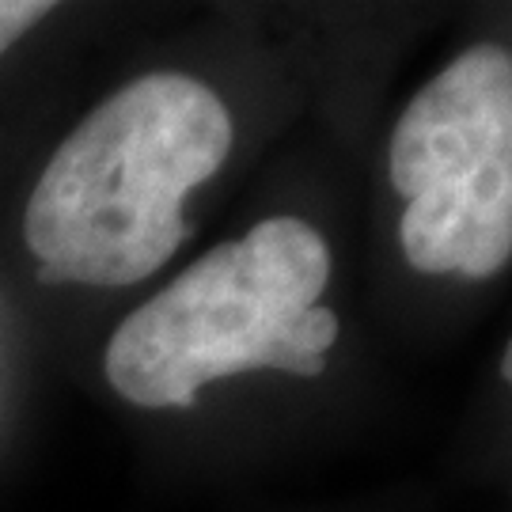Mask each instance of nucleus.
I'll list each match as a JSON object with an SVG mask.
<instances>
[{
  "mask_svg": "<svg viewBox=\"0 0 512 512\" xmlns=\"http://www.w3.org/2000/svg\"><path fill=\"white\" fill-rule=\"evenodd\" d=\"M232 148L213 88L148 73L114 92L57 145L23 209L42 281L122 289L152 277L186 243V194Z\"/></svg>",
  "mask_w": 512,
  "mask_h": 512,
  "instance_id": "obj_1",
  "label": "nucleus"
},
{
  "mask_svg": "<svg viewBox=\"0 0 512 512\" xmlns=\"http://www.w3.org/2000/svg\"><path fill=\"white\" fill-rule=\"evenodd\" d=\"M327 281L330 247L308 220H258L118 323L110 387L145 410H186L198 387L251 368L323 376L338 342V315L315 304Z\"/></svg>",
  "mask_w": 512,
  "mask_h": 512,
  "instance_id": "obj_2",
  "label": "nucleus"
},
{
  "mask_svg": "<svg viewBox=\"0 0 512 512\" xmlns=\"http://www.w3.org/2000/svg\"><path fill=\"white\" fill-rule=\"evenodd\" d=\"M54 12V4H38V0H0V54L23 38L31 27Z\"/></svg>",
  "mask_w": 512,
  "mask_h": 512,
  "instance_id": "obj_3",
  "label": "nucleus"
}]
</instances>
